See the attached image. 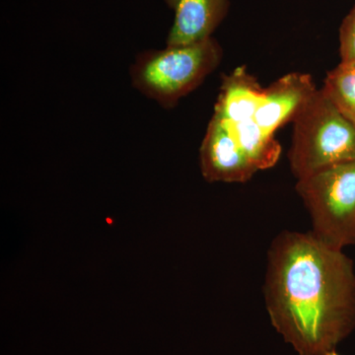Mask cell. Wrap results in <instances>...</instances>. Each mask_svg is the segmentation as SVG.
<instances>
[{
    "label": "cell",
    "instance_id": "1",
    "mask_svg": "<svg viewBox=\"0 0 355 355\" xmlns=\"http://www.w3.org/2000/svg\"><path fill=\"white\" fill-rule=\"evenodd\" d=\"M263 295L272 326L300 355L336 349L355 329L354 261L311 232L273 239Z\"/></svg>",
    "mask_w": 355,
    "mask_h": 355
},
{
    "label": "cell",
    "instance_id": "2",
    "mask_svg": "<svg viewBox=\"0 0 355 355\" xmlns=\"http://www.w3.org/2000/svg\"><path fill=\"white\" fill-rule=\"evenodd\" d=\"M223 50L214 37L184 46L140 53L130 67L132 86L166 110L202 85L221 64Z\"/></svg>",
    "mask_w": 355,
    "mask_h": 355
},
{
    "label": "cell",
    "instance_id": "3",
    "mask_svg": "<svg viewBox=\"0 0 355 355\" xmlns=\"http://www.w3.org/2000/svg\"><path fill=\"white\" fill-rule=\"evenodd\" d=\"M292 123L288 161L296 180L355 160V125L322 88L317 89Z\"/></svg>",
    "mask_w": 355,
    "mask_h": 355
},
{
    "label": "cell",
    "instance_id": "4",
    "mask_svg": "<svg viewBox=\"0 0 355 355\" xmlns=\"http://www.w3.org/2000/svg\"><path fill=\"white\" fill-rule=\"evenodd\" d=\"M295 189L315 237L336 249L355 246V160L297 180Z\"/></svg>",
    "mask_w": 355,
    "mask_h": 355
},
{
    "label": "cell",
    "instance_id": "5",
    "mask_svg": "<svg viewBox=\"0 0 355 355\" xmlns=\"http://www.w3.org/2000/svg\"><path fill=\"white\" fill-rule=\"evenodd\" d=\"M200 162L202 177L209 183H246L259 172L227 125L214 114L200 146Z\"/></svg>",
    "mask_w": 355,
    "mask_h": 355
},
{
    "label": "cell",
    "instance_id": "6",
    "mask_svg": "<svg viewBox=\"0 0 355 355\" xmlns=\"http://www.w3.org/2000/svg\"><path fill=\"white\" fill-rule=\"evenodd\" d=\"M312 76L291 72L280 77L265 88L254 121L266 135L275 137V132L286 123H293L303 107L317 91Z\"/></svg>",
    "mask_w": 355,
    "mask_h": 355
},
{
    "label": "cell",
    "instance_id": "7",
    "mask_svg": "<svg viewBox=\"0 0 355 355\" xmlns=\"http://www.w3.org/2000/svg\"><path fill=\"white\" fill-rule=\"evenodd\" d=\"M174 11L166 46H184L212 37L227 15L229 0H164Z\"/></svg>",
    "mask_w": 355,
    "mask_h": 355
},
{
    "label": "cell",
    "instance_id": "8",
    "mask_svg": "<svg viewBox=\"0 0 355 355\" xmlns=\"http://www.w3.org/2000/svg\"><path fill=\"white\" fill-rule=\"evenodd\" d=\"M263 92L265 88L246 67H237L222 76L214 114L230 125L254 120Z\"/></svg>",
    "mask_w": 355,
    "mask_h": 355
},
{
    "label": "cell",
    "instance_id": "9",
    "mask_svg": "<svg viewBox=\"0 0 355 355\" xmlns=\"http://www.w3.org/2000/svg\"><path fill=\"white\" fill-rule=\"evenodd\" d=\"M340 113L355 125V62L340 64L327 73L322 88Z\"/></svg>",
    "mask_w": 355,
    "mask_h": 355
},
{
    "label": "cell",
    "instance_id": "10",
    "mask_svg": "<svg viewBox=\"0 0 355 355\" xmlns=\"http://www.w3.org/2000/svg\"><path fill=\"white\" fill-rule=\"evenodd\" d=\"M340 57L343 64L355 62V6L340 28Z\"/></svg>",
    "mask_w": 355,
    "mask_h": 355
},
{
    "label": "cell",
    "instance_id": "11",
    "mask_svg": "<svg viewBox=\"0 0 355 355\" xmlns=\"http://www.w3.org/2000/svg\"><path fill=\"white\" fill-rule=\"evenodd\" d=\"M323 355H340L338 354V352H336V349L330 350V352H326V354H324Z\"/></svg>",
    "mask_w": 355,
    "mask_h": 355
}]
</instances>
